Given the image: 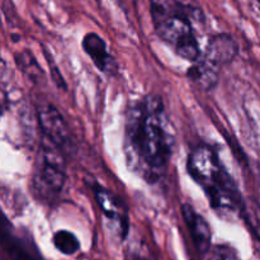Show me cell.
Returning a JSON list of instances; mask_svg holds the SVG:
<instances>
[{"instance_id":"1","label":"cell","mask_w":260,"mask_h":260,"mask_svg":"<svg viewBox=\"0 0 260 260\" xmlns=\"http://www.w3.org/2000/svg\"><path fill=\"white\" fill-rule=\"evenodd\" d=\"M123 152L129 172L149 184L165 177L175 146L174 128L161 96L146 94L124 112Z\"/></svg>"},{"instance_id":"2","label":"cell","mask_w":260,"mask_h":260,"mask_svg":"<svg viewBox=\"0 0 260 260\" xmlns=\"http://www.w3.org/2000/svg\"><path fill=\"white\" fill-rule=\"evenodd\" d=\"M187 172L202 188L213 211L226 217L241 215L245 201L213 146L200 144L193 147L188 155Z\"/></svg>"},{"instance_id":"3","label":"cell","mask_w":260,"mask_h":260,"mask_svg":"<svg viewBox=\"0 0 260 260\" xmlns=\"http://www.w3.org/2000/svg\"><path fill=\"white\" fill-rule=\"evenodd\" d=\"M149 4L155 35L180 58L188 62L197 61L202 51L193 19H202V12L179 0H149Z\"/></svg>"},{"instance_id":"4","label":"cell","mask_w":260,"mask_h":260,"mask_svg":"<svg viewBox=\"0 0 260 260\" xmlns=\"http://www.w3.org/2000/svg\"><path fill=\"white\" fill-rule=\"evenodd\" d=\"M66 180V154L48 141L41 139L30 175V190L33 196L40 202L51 205L60 198Z\"/></svg>"},{"instance_id":"5","label":"cell","mask_w":260,"mask_h":260,"mask_svg":"<svg viewBox=\"0 0 260 260\" xmlns=\"http://www.w3.org/2000/svg\"><path fill=\"white\" fill-rule=\"evenodd\" d=\"M37 121L41 129V139L46 140L66 155L74 150L71 132L61 112L52 103H41L37 107Z\"/></svg>"},{"instance_id":"6","label":"cell","mask_w":260,"mask_h":260,"mask_svg":"<svg viewBox=\"0 0 260 260\" xmlns=\"http://www.w3.org/2000/svg\"><path fill=\"white\" fill-rule=\"evenodd\" d=\"M90 188L102 215L111 225L114 234H117L119 239L124 240L129 231V216L126 203L116 193L98 183L93 182Z\"/></svg>"},{"instance_id":"7","label":"cell","mask_w":260,"mask_h":260,"mask_svg":"<svg viewBox=\"0 0 260 260\" xmlns=\"http://www.w3.org/2000/svg\"><path fill=\"white\" fill-rule=\"evenodd\" d=\"M81 47L102 74L108 76L116 75L118 71V62L109 52L108 46L102 36L95 32L85 33L81 40Z\"/></svg>"},{"instance_id":"8","label":"cell","mask_w":260,"mask_h":260,"mask_svg":"<svg viewBox=\"0 0 260 260\" xmlns=\"http://www.w3.org/2000/svg\"><path fill=\"white\" fill-rule=\"evenodd\" d=\"M182 216L197 250L202 254L208 253L212 248V233L207 220L190 203H183Z\"/></svg>"},{"instance_id":"9","label":"cell","mask_w":260,"mask_h":260,"mask_svg":"<svg viewBox=\"0 0 260 260\" xmlns=\"http://www.w3.org/2000/svg\"><path fill=\"white\" fill-rule=\"evenodd\" d=\"M202 55L216 66L222 69L223 66L234 62L236 56L239 55V45L231 35L218 33L210 38Z\"/></svg>"},{"instance_id":"10","label":"cell","mask_w":260,"mask_h":260,"mask_svg":"<svg viewBox=\"0 0 260 260\" xmlns=\"http://www.w3.org/2000/svg\"><path fill=\"white\" fill-rule=\"evenodd\" d=\"M221 69L201 55L197 61L192 62L187 71L190 83L202 91H211L216 88L220 80Z\"/></svg>"},{"instance_id":"11","label":"cell","mask_w":260,"mask_h":260,"mask_svg":"<svg viewBox=\"0 0 260 260\" xmlns=\"http://www.w3.org/2000/svg\"><path fill=\"white\" fill-rule=\"evenodd\" d=\"M15 63H17L18 69L29 80H32V83L38 84L43 80L45 74H43L42 68H41L37 58L35 57V55L30 51L24 50L15 53Z\"/></svg>"},{"instance_id":"12","label":"cell","mask_w":260,"mask_h":260,"mask_svg":"<svg viewBox=\"0 0 260 260\" xmlns=\"http://www.w3.org/2000/svg\"><path fill=\"white\" fill-rule=\"evenodd\" d=\"M53 246L63 255H74L80 250V241L69 230H58L52 236Z\"/></svg>"},{"instance_id":"13","label":"cell","mask_w":260,"mask_h":260,"mask_svg":"<svg viewBox=\"0 0 260 260\" xmlns=\"http://www.w3.org/2000/svg\"><path fill=\"white\" fill-rule=\"evenodd\" d=\"M241 216L245 220L250 233L253 234V238L255 239L256 244L260 246V206L254 201L244 202Z\"/></svg>"},{"instance_id":"14","label":"cell","mask_w":260,"mask_h":260,"mask_svg":"<svg viewBox=\"0 0 260 260\" xmlns=\"http://www.w3.org/2000/svg\"><path fill=\"white\" fill-rule=\"evenodd\" d=\"M210 260H239V256L233 246L218 244L211 248Z\"/></svg>"},{"instance_id":"15","label":"cell","mask_w":260,"mask_h":260,"mask_svg":"<svg viewBox=\"0 0 260 260\" xmlns=\"http://www.w3.org/2000/svg\"><path fill=\"white\" fill-rule=\"evenodd\" d=\"M46 55V61H47L48 66H50V73H51V79L53 80V83L56 84V85L58 86L60 89H63V90H66V88H68V85H66V81L65 79H63L62 74L58 71V68L57 65H56L55 62H53L52 57H51L50 55H48L47 52H45Z\"/></svg>"},{"instance_id":"16","label":"cell","mask_w":260,"mask_h":260,"mask_svg":"<svg viewBox=\"0 0 260 260\" xmlns=\"http://www.w3.org/2000/svg\"><path fill=\"white\" fill-rule=\"evenodd\" d=\"M128 260H150V259H147V258H145L144 255H136V254H134V255H131L128 258Z\"/></svg>"},{"instance_id":"17","label":"cell","mask_w":260,"mask_h":260,"mask_svg":"<svg viewBox=\"0 0 260 260\" xmlns=\"http://www.w3.org/2000/svg\"><path fill=\"white\" fill-rule=\"evenodd\" d=\"M258 2H259V4H260V0H258Z\"/></svg>"}]
</instances>
